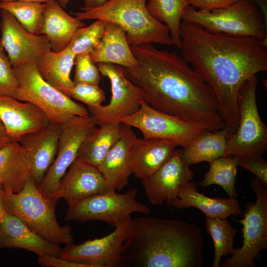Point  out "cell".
Instances as JSON below:
<instances>
[{
	"label": "cell",
	"mask_w": 267,
	"mask_h": 267,
	"mask_svg": "<svg viewBox=\"0 0 267 267\" xmlns=\"http://www.w3.org/2000/svg\"><path fill=\"white\" fill-rule=\"evenodd\" d=\"M45 3L16 0L0 1V9L10 13L27 31L41 35Z\"/></svg>",
	"instance_id": "cell-33"
},
{
	"label": "cell",
	"mask_w": 267,
	"mask_h": 267,
	"mask_svg": "<svg viewBox=\"0 0 267 267\" xmlns=\"http://www.w3.org/2000/svg\"><path fill=\"white\" fill-rule=\"evenodd\" d=\"M207 231L211 236L214 245L212 267H219L222 256L232 255L235 251L234 238L237 230L229 221L221 218L205 219Z\"/></svg>",
	"instance_id": "cell-32"
},
{
	"label": "cell",
	"mask_w": 267,
	"mask_h": 267,
	"mask_svg": "<svg viewBox=\"0 0 267 267\" xmlns=\"http://www.w3.org/2000/svg\"><path fill=\"white\" fill-rule=\"evenodd\" d=\"M96 65L101 74L109 80L112 95L106 105L88 106L89 115L96 119L99 126L106 123H122L139 109L142 99L141 90L125 76L121 66L103 62Z\"/></svg>",
	"instance_id": "cell-11"
},
{
	"label": "cell",
	"mask_w": 267,
	"mask_h": 267,
	"mask_svg": "<svg viewBox=\"0 0 267 267\" xmlns=\"http://www.w3.org/2000/svg\"><path fill=\"white\" fill-rule=\"evenodd\" d=\"M229 137L224 127L217 131H204L183 148L185 162L189 166L202 162L210 163L224 156Z\"/></svg>",
	"instance_id": "cell-29"
},
{
	"label": "cell",
	"mask_w": 267,
	"mask_h": 267,
	"mask_svg": "<svg viewBox=\"0 0 267 267\" xmlns=\"http://www.w3.org/2000/svg\"><path fill=\"white\" fill-rule=\"evenodd\" d=\"M108 0H84L85 8H95L104 4Z\"/></svg>",
	"instance_id": "cell-42"
},
{
	"label": "cell",
	"mask_w": 267,
	"mask_h": 267,
	"mask_svg": "<svg viewBox=\"0 0 267 267\" xmlns=\"http://www.w3.org/2000/svg\"><path fill=\"white\" fill-rule=\"evenodd\" d=\"M69 97L81 101L88 106H100L105 100V94L98 85L79 83L74 84Z\"/></svg>",
	"instance_id": "cell-37"
},
{
	"label": "cell",
	"mask_w": 267,
	"mask_h": 267,
	"mask_svg": "<svg viewBox=\"0 0 267 267\" xmlns=\"http://www.w3.org/2000/svg\"><path fill=\"white\" fill-rule=\"evenodd\" d=\"M11 141L6 133L3 125L0 120V148L7 145Z\"/></svg>",
	"instance_id": "cell-41"
},
{
	"label": "cell",
	"mask_w": 267,
	"mask_h": 267,
	"mask_svg": "<svg viewBox=\"0 0 267 267\" xmlns=\"http://www.w3.org/2000/svg\"><path fill=\"white\" fill-rule=\"evenodd\" d=\"M177 146L169 140L137 138L131 156L132 174L141 180L147 178L168 160Z\"/></svg>",
	"instance_id": "cell-23"
},
{
	"label": "cell",
	"mask_w": 267,
	"mask_h": 267,
	"mask_svg": "<svg viewBox=\"0 0 267 267\" xmlns=\"http://www.w3.org/2000/svg\"><path fill=\"white\" fill-rule=\"evenodd\" d=\"M75 64L74 84L86 83L98 85L101 74L97 65L92 60L89 53L76 55Z\"/></svg>",
	"instance_id": "cell-35"
},
{
	"label": "cell",
	"mask_w": 267,
	"mask_h": 267,
	"mask_svg": "<svg viewBox=\"0 0 267 267\" xmlns=\"http://www.w3.org/2000/svg\"><path fill=\"white\" fill-rule=\"evenodd\" d=\"M29 164L19 142L11 141L0 148V184L5 192L17 193L29 178Z\"/></svg>",
	"instance_id": "cell-26"
},
{
	"label": "cell",
	"mask_w": 267,
	"mask_h": 267,
	"mask_svg": "<svg viewBox=\"0 0 267 267\" xmlns=\"http://www.w3.org/2000/svg\"><path fill=\"white\" fill-rule=\"evenodd\" d=\"M75 57L76 55L68 46L59 52L49 50L43 55L37 65L43 79L69 97L74 85L70 74Z\"/></svg>",
	"instance_id": "cell-27"
},
{
	"label": "cell",
	"mask_w": 267,
	"mask_h": 267,
	"mask_svg": "<svg viewBox=\"0 0 267 267\" xmlns=\"http://www.w3.org/2000/svg\"><path fill=\"white\" fill-rule=\"evenodd\" d=\"M27 250L38 256L61 257L59 244L50 242L31 230L18 217L6 213L0 225V248Z\"/></svg>",
	"instance_id": "cell-20"
},
{
	"label": "cell",
	"mask_w": 267,
	"mask_h": 267,
	"mask_svg": "<svg viewBox=\"0 0 267 267\" xmlns=\"http://www.w3.org/2000/svg\"><path fill=\"white\" fill-rule=\"evenodd\" d=\"M138 64L122 67L152 108L217 131L224 127L214 92L188 63L174 51L153 44L130 46Z\"/></svg>",
	"instance_id": "cell-2"
},
{
	"label": "cell",
	"mask_w": 267,
	"mask_h": 267,
	"mask_svg": "<svg viewBox=\"0 0 267 267\" xmlns=\"http://www.w3.org/2000/svg\"><path fill=\"white\" fill-rule=\"evenodd\" d=\"M86 25L66 13L56 0L45 2L41 35L48 39L54 52L64 50L69 44L76 31Z\"/></svg>",
	"instance_id": "cell-25"
},
{
	"label": "cell",
	"mask_w": 267,
	"mask_h": 267,
	"mask_svg": "<svg viewBox=\"0 0 267 267\" xmlns=\"http://www.w3.org/2000/svg\"><path fill=\"white\" fill-rule=\"evenodd\" d=\"M97 125L91 116H75L61 124L56 157L38 186L43 195L52 199L60 179L77 158L84 139Z\"/></svg>",
	"instance_id": "cell-13"
},
{
	"label": "cell",
	"mask_w": 267,
	"mask_h": 267,
	"mask_svg": "<svg viewBox=\"0 0 267 267\" xmlns=\"http://www.w3.org/2000/svg\"><path fill=\"white\" fill-rule=\"evenodd\" d=\"M180 37L181 57L214 92L219 114L231 136L238 125L241 87L267 70V40L212 33L183 21Z\"/></svg>",
	"instance_id": "cell-1"
},
{
	"label": "cell",
	"mask_w": 267,
	"mask_h": 267,
	"mask_svg": "<svg viewBox=\"0 0 267 267\" xmlns=\"http://www.w3.org/2000/svg\"><path fill=\"white\" fill-rule=\"evenodd\" d=\"M256 75L241 87L238 96L239 122L235 133L230 137L224 156L238 158L263 156L267 149V127L257 108Z\"/></svg>",
	"instance_id": "cell-8"
},
{
	"label": "cell",
	"mask_w": 267,
	"mask_h": 267,
	"mask_svg": "<svg viewBox=\"0 0 267 267\" xmlns=\"http://www.w3.org/2000/svg\"><path fill=\"white\" fill-rule=\"evenodd\" d=\"M112 190L98 168L76 158L60 179L52 199L63 198L69 207L90 196Z\"/></svg>",
	"instance_id": "cell-17"
},
{
	"label": "cell",
	"mask_w": 267,
	"mask_h": 267,
	"mask_svg": "<svg viewBox=\"0 0 267 267\" xmlns=\"http://www.w3.org/2000/svg\"><path fill=\"white\" fill-rule=\"evenodd\" d=\"M89 55L95 63H113L125 67H134L138 64L127 42L125 31L108 21L101 40Z\"/></svg>",
	"instance_id": "cell-24"
},
{
	"label": "cell",
	"mask_w": 267,
	"mask_h": 267,
	"mask_svg": "<svg viewBox=\"0 0 267 267\" xmlns=\"http://www.w3.org/2000/svg\"><path fill=\"white\" fill-rule=\"evenodd\" d=\"M16 0H23V1L37 2H40V3H45L51 0H0V1H16Z\"/></svg>",
	"instance_id": "cell-44"
},
{
	"label": "cell",
	"mask_w": 267,
	"mask_h": 267,
	"mask_svg": "<svg viewBox=\"0 0 267 267\" xmlns=\"http://www.w3.org/2000/svg\"><path fill=\"white\" fill-rule=\"evenodd\" d=\"M239 158L222 156L209 163L210 168L203 180L198 184L206 187L217 184L223 188L229 197L237 198L235 183L236 180Z\"/></svg>",
	"instance_id": "cell-31"
},
{
	"label": "cell",
	"mask_w": 267,
	"mask_h": 267,
	"mask_svg": "<svg viewBox=\"0 0 267 267\" xmlns=\"http://www.w3.org/2000/svg\"><path fill=\"white\" fill-rule=\"evenodd\" d=\"M38 262L43 266L50 267H91L89 265L66 260L51 255L38 256Z\"/></svg>",
	"instance_id": "cell-39"
},
{
	"label": "cell",
	"mask_w": 267,
	"mask_h": 267,
	"mask_svg": "<svg viewBox=\"0 0 267 267\" xmlns=\"http://www.w3.org/2000/svg\"><path fill=\"white\" fill-rule=\"evenodd\" d=\"M57 201L46 197L29 178L17 193L5 192L3 205L5 211L20 219L31 230L57 244L73 242L71 228L61 226L55 216Z\"/></svg>",
	"instance_id": "cell-5"
},
{
	"label": "cell",
	"mask_w": 267,
	"mask_h": 267,
	"mask_svg": "<svg viewBox=\"0 0 267 267\" xmlns=\"http://www.w3.org/2000/svg\"><path fill=\"white\" fill-rule=\"evenodd\" d=\"M137 194V189L132 188L123 194L111 190L90 196L69 207L65 219L82 222L98 220L115 227L133 213H150L147 205L136 200Z\"/></svg>",
	"instance_id": "cell-10"
},
{
	"label": "cell",
	"mask_w": 267,
	"mask_h": 267,
	"mask_svg": "<svg viewBox=\"0 0 267 267\" xmlns=\"http://www.w3.org/2000/svg\"><path fill=\"white\" fill-rule=\"evenodd\" d=\"M238 166L250 172L267 186V162L263 156L239 158Z\"/></svg>",
	"instance_id": "cell-38"
},
{
	"label": "cell",
	"mask_w": 267,
	"mask_h": 267,
	"mask_svg": "<svg viewBox=\"0 0 267 267\" xmlns=\"http://www.w3.org/2000/svg\"><path fill=\"white\" fill-rule=\"evenodd\" d=\"M139 109L122 123L138 129L144 138L172 141L184 148L205 130L202 126L158 111L142 99Z\"/></svg>",
	"instance_id": "cell-12"
},
{
	"label": "cell",
	"mask_w": 267,
	"mask_h": 267,
	"mask_svg": "<svg viewBox=\"0 0 267 267\" xmlns=\"http://www.w3.org/2000/svg\"><path fill=\"white\" fill-rule=\"evenodd\" d=\"M61 124L49 123L43 129L24 135L19 143L29 164V178L39 186L56 157Z\"/></svg>",
	"instance_id": "cell-18"
},
{
	"label": "cell",
	"mask_w": 267,
	"mask_h": 267,
	"mask_svg": "<svg viewBox=\"0 0 267 267\" xmlns=\"http://www.w3.org/2000/svg\"><path fill=\"white\" fill-rule=\"evenodd\" d=\"M177 209L195 207L208 218L226 219L231 215H241L236 198H211L198 191L196 184L189 181L182 185L178 197L170 205Z\"/></svg>",
	"instance_id": "cell-22"
},
{
	"label": "cell",
	"mask_w": 267,
	"mask_h": 267,
	"mask_svg": "<svg viewBox=\"0 0 267 267\" xmlns=\"http://www.w3.org/2000/svg\"><path fill=\"white\" fill-rule=\"evenodd\" d=\"M107 21L97 19L95 22L78 29L68 45L76 55L89 53L98 44L104 33Z\"/></svg>",
	"instance_id": "cell-34"
},
{
	"label": "cell",
	"mask_w": 267,
	"mask_h": 267,
	"mask_svg": "<svg viewBox=\"0 0 267 267\" xmlns=\"http://www.w3.org/2000/svg\"><path fill=\"white\" fill-rule=\"evenodd\" d=\"M123 133L122 123H106L96 127L84 139L77 158L97 168Z\"/></svg>",
	"instance_id": "cell-28"
},
{
	"label": "cell",
	"mask_w": 267,
	"mask_h": 267,
	"mask_svg": "<svg viewBox=\"0 0 267 267\" xmlns=\"http://www.w3.org/2000/svg\"><path fill=\"white\" fill-rule=\"evenodd\" d=\"M148 0H108L102 5L81 8L73 14L79 20L103 19L115 23L126 32L130 46L144 44L174 45L170 31L164 24L155 19L148 12Z\"/></svg>",
	"instance_id": "cell-4"
},
{
	"label": "cell",
	"mask_w": 267,
	"mask_h": 267,
	"mask_svg": "<svg viewBox=\"0 0 267 267\" xmlns=\"http://www.w3.org/2000/svg\"><path fill=\"white\" fill-rule=\"evenodd\" d=\"M19 83L8 57L0 47V95L15 98Z\"/></svg>",
	"instance_id": "cell-36"
},
{
	"label": "cell",
	"mask_w": 267,
	"mask_h": 267,
	"mask_svg": "<svg viewBox=\"0 0 267 267\" xmlns=\"http://www.w3.org/2000/svg\"><path fill=\"white\" fill-rule=\"evenodd\" d=\"M251 186L256 195L255 202L246 204L239 220L242 225V245L235 248L222 267H255V260L262 250L267 248V188L255 178Z\"/></svg>",
	"instance_id": "cell-9"
},
{
	"label": "cell",
	"mask_w": 267,
	"mask_h": 267,
	"mask_svg": "<svg viewBox=\"0 0 267 267\" xmlns=\"http://www.w3.org/2000/svg\"><path fill=\"white\" fill-rule=\"evenodd\" d=\"M4 188L3 185L0 184V225L3 218V217L6 213L3 205V197L4 195Z\"/></svg>",
	"instance_id": "cell-43"
},
{
	"label": "cell",
	"mask_w": 267,
	"mask_h": 267,
	"mask_svg": "<svg viewBox=\"0 0 267 267\" xmlns=\"http://www.w3.org/2000/svg\"><path fill=\"white\" fill-rule=\"evenodd\" d=\"M60 6L63 8H65L66 7L67 4L70 1V0H56Z\"/></svg>",
	"instance_id": "cell-45"
},
{
	"label": "cell",
	"mask_w": 267,
	"mask_h": 267,
	"mask_svg": "<svg viewBox=\"0 0 267 267\" xmlns=\"http://www.w3.org/2000/svg\"><path fill=\"white\" fill-rule=\"evenodd\" d=\"M258 3L264 8H265V2L266 0H256Z\"/></svg>",
	"instance_id": "cell-46"
},
{
	"label": "cell",
	"mask_w": 267,
	"mask_h": 267,
	"mask_svg": "<svg viewBox=\"0 0 267 267\" xmlns=\"http://www.w3.org/2000/svg\"><path fill=\"white\" fill-rule=\"evenodd\" d=\"M181 21L198 24L212 33L267 40L264 9L256 0H239L226 7L211 11L188 5Z\"/></svg>",
	"instance_id": "cell-6"
},
{
	"label": "cell",
	"mask_w": 267,
	"mask_h": 267,
	"mask_svg": "<svg viewBox=\"0 0 267 267\" xmlns=\"http://www.w3.org/2000/svg\"><path fill=\"white\" fill-rule=\"evenodd\" d=\"M188 5L186 0H148L146 4L151 16L168 27L174 45L179 49L181 17Z\"/></svg>",
	"instance_id": "cell-30"
},
{
	"label": "cell",
	"mask_w": 267,
	"mask_h": 267,
	"mask_svg": "<svg viewBox=\"0 0 267 267\" xmlns=\"http://www.w3.org/2000/svg\"><path fill=\"white\" fill-rule=\"evenodd\" d=\"M132 220L129 216L113 232L103 237L89 239L80 244H66L60 257L91 267H120L123 244Z\"/></svg>",
	"instance_id": "cell-14"
},
{
	"label": "cell",
	"mask_w": 267,
	"mask_h": 267,
	"mask_svg": "<svg viewBox=\"0 0 267 267\" xmlns=\"http://www.w3.org/2000/svg\"><path fill=\"white\" fill-rule=\"evenodd\" d=\"M185 162L182 149L176 148L168 160L154 174L142 180L145 194L152 205L161 206L178 198L180 187L190 181L194 173Z\"/></svg>",
	"instance_id": "cell-16"
},
{
	"label": "cell",
	"mask_w": 267,
	"mask_h": 267,
	"mask_svg": "<svg viewBox=\"0 0 267 267\" xmlns=\"http://www.w3.org/2000/svg\"><path fill=\"white\" fill-rule=\"evenodd\" d=\"M0 120L12 141L19 142L28 134L50 123L45 114L34 104L0 95Z\"/></svg>",
	"instance_id": "cell-19"
},
{
	"label": "cell",
	"mask_w": 267,
	"mask_h": 267,
	"mask_svg": "<svg viewBox=\"0 0 267 267\" xmlns=\"http://www.w3.org/2000/svg\"><path fill=\"white\" fill-rule=\"evenodd\" d=\"M13 68L19 85L15 98L38 107L50 123L62 124L75 116H90L87 108L44 80L36 65L25 63Z\"/></svg>",
	"instance_id": "cell-7"
},
{
	"label": "cell",
	"mask_w": 267,
	"mask_h": 267,
	"mask_svg": "<svg viewBox=\"0 0 267 267\" xmlns=\"http://www.w3.org/2000/svg\"><path fill=\"white\" fill-rule=\"evenodd\" d=\"M0 47L5 51L12 67L25 63L37 66L43 55L51 50L47 38L27 31L6 10L0 9Z\"/></svg>",
	"instance_id": "cell-15"
},
{
	"label": "cell",
	"mask_w": 267,
	"mask_h": 267,
	"mask_svg": "<svg viewBox=\"0 0 267 267\" xmlns=\"http://www.w3.org/2000/svg\"><path fill=\"white\" fill-rule=\"evenodd\" d=\"M123 129L121 137L97 167L109 187L115 191H121L128 184L132 174V153L137 138L131 127L123 123Z\"/></svg>",
	"instance_id": "cell-21"
},
{
	"label": "cell",
	"mask_w": 267,
	"mask_h": 267,
	"mask_svg": "<svg viewBox=\"0 0 267 267\" xmlns=\"http://www.w3.org/2000/svg\"><path fill=\"white\" fill-rule=\"evenodd\" d=\"M189 5L201 11H211L226 7L239 0H186Z\"/></svg>",
	"instance_id": "cell-40"
},
{
	"label": "cell",
	"mask_w": 267,
	"mask_h": 267,
	"mask_svg": "<svg viewBox=\"0 0 267 267\" xmlns=\"http://www.w3.org/2000/svg\"><path fill=\"white\" fill-rule=\"evenodd\" d=\"M204 238L197 226L143 217L132 220L120 267H201Z\"/></svg>",
	"instance_id": "cell-3"
}]
</instances>
